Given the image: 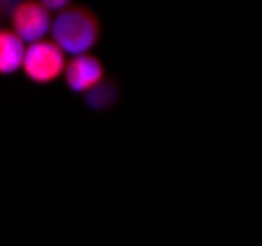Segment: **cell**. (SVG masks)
<instances>
[{
    "mask_svg": "<svg viewBox=\"0 0 262 246\" xmlns=\"http://www.w3.org/2000/svg\"><path fill=\"white\" fill-rule=\"evenodd\" d=\"M120 101V89L115 79L106 77L101 85H97L93 91L83 95V104L85 108H89L93 113H105L108 108H113Z\"/></svg>",
    "mask_w": 262,
    "mask_h": 246,
    "instance_id": "6",
    "label": "cell"
},
{
    "mask_svg": "<svg viewBox=\"0 0 262 246\" xmlns=\"http://www.w3.org/2000/svg\"><path fill=\"white\" fill-rule=\"evenodd\" d=\"M0 20L24 43H36L52 30V14L41 0H0Z\"/></svg>",
    "mask_w": 262,
    "mask_h": 246,
    "instance_id": "2",
    "label": "cell"
},
{
    "mask_svg": "<svg viewBox=\"0 0 262 246\" xmlns=\"http://www.w3.org/2000/svg\"><path fill=\"white\" fill-rule=\"evenodd\" d=\"M105 79V65L93 53L71 57L66 63L63 85L71 95H87L97 85H101Z\"/></svg>",
    "mask_w": 262,
    "mask_h": 246,
    "instance_id": "4",
    "label": "cell"
},
{
    "mask_svg": "<svg viewBox=\"0 0 262 246\" xmlns=\"http://www.w3.org/2000/svg\"><path fill=\"white\" fill-rule=\"evenodd\" d=\"M24 41L14 34L10 28L0 26V77H14L24 61Z\"/></svg>",
    "mask_w": 262,
    "mask_h": 246,
    "instance_id": "5",
    "label": "cell"
},
{
    "mask_svg": "<svg viewBox=\"0 0 262 246\" xmlns=\"http://www.w3.org/2000/svg\"><path fill=\"white\" fill-rule=\"evenodd\" d=\"M66 63V53L52 39H39L26 48L20 71L30 85L50 87L63 77Z\"/></svg>",
    "mask_w": 262,
    "mask_h": 246,
    "instance_id": "3",
    "label": "cell"
},
{
    "mask_svg": "<svg viewBox=\"0 0 262 246\" xmlns=\"http://www.w3.org/2000/svg\"><path fill=\"white\" fill-rule=\"evenodd\" d=\"M52 41L71 57L87 55L101 39V20L89 6L73 4L52 20Z\"/></svg>",
    "mask_w": 262,
    "mask_h": 246,
    "instance_id": "1",
    "label": "cell"
},
{
    "mask_svg": "<svg viewBox=\"0 0 262 246\" xmlns=\"http://www.w3.org/2000/svg\"><path fill=\"white\" fill-rule=\"evenodd\" d=\"M41 4H43L50 12H52V10L61 12V10H66V8L71 6V2H69V0H41Z\"/></svg>",
    "mask_w": 262,
    "mask_h": 246,
    "instance_id": "7",
    "label": "cell"
}]
</instances>
